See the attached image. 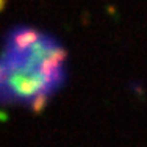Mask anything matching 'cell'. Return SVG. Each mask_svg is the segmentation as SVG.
Wrapping results in <instances>:
<instances>
[{
	"mask_svg": "<svg viewBox=\"0 0 147 147\" xmlns=\"http://www.w3.org/2000/svg\"><path fill=\"white\" fill-rule=\"evenodd\" d=\"M42 36H44V33H41L36 28H31V27H16L14 30L9 31L8 38H6L5 52L3 53H9V55L24 53L30 47H33Z\"/></svg>",
	"mask_w": 147,
	"mask_h": 147,
	"instance_id": "6da1fadb",
	"label": "cell"
},
{
	"mask_svg": "<svg viewBox=\"0 0 147 147\" xmlns=\"http://www.w3.org/2000/svg\"><path fill=\"white\" fill-rule=\"evenodd\" d=\"M5 6H6V0H0V13L5 9Z\"/></svg>",
	"mask_w": 147,
	"mask_h": 147,
	"instance_id": "7a4b0ae2",
	"label": "cell"
}]
</instances>
